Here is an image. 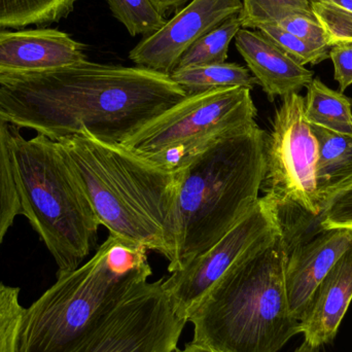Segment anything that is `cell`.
Returning <instances> with one entry per match:
<instances>
[{"mask_svg":"<svg viewBox=\"0 0 352 352\" xmlns=\"http://www.w3.org/2000/svg\"><path fill=\"white\" fill-rule=\"evenodd\" d=\"M19 130L12 126L10 153L22 214L55 260L57 274L70 272L96 245L100 223L58 142L41 134L26 140Z\"/></svg>","mask_w":352,"mask_h":352,"instance_id":"cell-6","label":"cell"},{"mask_svg":"<svg viewBox=\"0 0 352 352\" xmlns=\"http://www.w3.org/2000/svg\"><path fill=\"white\" fill-rule=\"evenodd\" d=\"M235 45L258 84L271 102L299 94L314 78V72L300 65L258 30L241 28Z\"/></svg>","mask_w":352,"mask_h":352,"instance_id":"cell-14","label":"cell"},{"mask_svg":"<svg viewBox=\"0 0 352 352\" xmlns=\"http://www.w3.org/2000/svg\"><path fill=\"white\" fill-rule=\"evenodd\" d=\"M280 230L276 211L266 197L214 245L186 267L163 278V289L176 314L188 322V316L213 285L258 242Z\"/></svg>","mask_w":352,"mask_h":352,"instance_id":"cell-10","label":"cell"},{"mask_svg":"<svg viewBox=\"0 0 352 352\" xmlns=\"http://www.w3.org/2000/svg\"><path fill=\"white\" fill-rule=\"evenodd\" d=\"M85 45L53 28L0 30V84L87 60Z\"/></svg>","mask_w":352,"mask_h":352,"instance_id":"cell-12","label":"cell"},{"mask_svg":"<svg viewBox=\"0 0 352 352\" xmlns=\"http://www.w3.org/2000/svg\"><path fill=\"white\" fill-rule=\"evenodd\" d=\"M20 287L0 283V352H20L21 332L26 308Z\"/></svg>","mask_w":352,"mask_h":352,"instance_id":"cell-25","label":"cell"},{"mask_svg":"<svg viewBox=\"0 0 352 352\" xmlns=\"http://www.w3.org/2000/svg\"><path fill=\"white\" fill-rule=\"evenodd\" d=\"M256 30L260 31L264 36L278 45L300 65H316L330 58V50L332 47L307 43L283 30L278 25H264Z\"/></svg>","mask_w":352,"mask_h":352,"instance_id":"cell-26","label":"cell"},{"mask_svg":"<svg viewBox=\"0 0 352 352\" xmlns=\"http://www.w3.org/2000/svg\"><path fill=\"white\" fill-rule=\"evenodd\" d=\"M276 25L283 30L292 33L307 43L331 47L329 45L326 31L314 14H292L277 23Z\"/></svg>","mask_w":352,"mask_h":352,"instance_id":"cell-28","label":"cell"},{"mask_svg":"<svg viewBox=\"0 0 352 352\" xmlns=\"http://www.w3.org/2000/svg\"><path fill=\"white\" fill-rule=\"evenodd\" d=\"M116 19L132 36H146L160 30L167 21L151 0H107Z\"/></svg>","mask_w":352,"mask_h":352,"instance_id":"cell-23","label":"cell"},{"mask_svg":"<svg viewBox=\"0 0 352 352\" xmlns=\"http://www.w3.org/2000/svg\"><path fill=\"white\" fill-rule=\"evenodd\" d=\"M148 250L109 235L94 256L25 309L20 352H80L111 311L153 271Z\"/></svg>","mask_w":352,"mask_h":352,"instance_id":"cell-5","label":"cell"},{"mask_svg":"<svg viewBox=\"0 0 352 352\" xmlns=\"http://www.w3.org/2000/svg\"><path fill=\"white\" fill-rule=\"evenodd\" d=\"M330 59L334 65V78L340 92H345L352 85V43L333 45Z\"/></svg>","mask_w":352,"mask_h":352,"instance_id":"cell-29","label":"cell"},{"mask_svg":"<svg viewBox=\"0 0 352 352\" xmlns=\"http://www.w3.org/2000/svg\"><path fill=\"white\" fill-rule=\"evenodd\" d=\"M318 144L305 117V98L291 94L283 98L267 134L264 196L277 210L310 221L322 211L316 166Z\"/></svg>","mask_w":352,"mask_h":352,"instance_id":"cell-8","label":"cell"},{"mask_svg":"<svg viewBox=\"0 0 352 352\" xmlns=\"http://www.w3.org/2000/svg\"><path fill=\"white\" fill-rule=\"evenodd\" d=\"M267 133L258 124L213 144L176 170L170 273L214 245L260 199Z\"/></svg>","mask_w":352,"mask_h":352,"instance_id":"cell-4","label":"cell"},{"mask_svg":"<svg viewBox=\"0 0 352 352\" xmlns=\"http://www.w3.org/2000/svg\"><path fill=\"white\" fill-rule=\"evenodd\" d=\"M78 0H0V28L45 25L66 18Z\"/></svg>","mask_w":352,"mask_h":352,"instance_id":"cell-19","label":"cell"},{"mask_svg":"<svg viewBox=\"0 0 352 352\" xmlns=\"http://www.w3.org/2000/svg\"><path fill=\"white\" fill-rule=\"evenodd\" d=\"M252 90L219 88L188 95L148 122L121 146L176 171L215 142L256 124Z\"/></svg>","mask_w":352,"mask_h":352,"instance_id":"cell-7","label":"cell"},{"mask_svg":"<svg viewBox=\"0 0 352 352\" xmlns=\"http://www.w3.org/2000/svg\"><path fill=\"white\" fill-rule=\"evenodd\" d=\"M176 352H214L211 349H206V347L201 346V345L195 344V343L190 342L186 345L184 349H177Z\"/></svg>","mask_w":352,"mask_h":352,"instance_id":"cell-31","label":"cell"},{"mask_svg":"<svg viewBox=\"0 0 352 352\" xmlns=\"http://www.w3.org/2000/svg\"><path fill=\"white\" fill-rule=\"evenodd\" d=\"M57 142L109 235L159 252L170 262L175 254L176 171L121 144L101 142L85 130Z\"/></svg>","mask_w":352,"mask_h":352,"instance_id":"cell-2","label":"cell"},{"mask_svg":"<svg viewBox=\"0 0 352 352\" xmlns=\"http://www.w3.org/2000/svg\"><path fill=\"white\" fill-rule=\"evenodd\" d=\"M310 4L331 47L352 43V0H310Z\"/></svg>","mask_w":352,"mask_h":352,"instance_id":"cell-24","label":"cell"},{"mask_svg":"<svg viewBox=\"0 0 352 352\" xmlns=\"http://www.w3.org/2000/svg\"><path fill=\"white\" fill-rule=\"evenodd\" d=\"M352 301V245L312 294L302 316L304 341L316 347L334 342Z\"/></svg>","mask_w":352,"mask_h":352,"instance_id":"cell-15","label":"cell"},{"mask_svg":"<svg viewBox=\"0 0 352 352\" xmlns=\"http://www.w3.org/2000/svg\"><path fill=\"white\" fill-rule=\"evenodd\" d=\"M170 78L186 95L232 87H242L252 90L258 85L248 68L227 62L176 68L170 74Z\"/></svg>","mask_w":352,"mask_h":352,"instance_id":"cell-18","label":"cell"},{"mask_svg":"<svg viewBox=\"0 0 352 352\" xmlns=\"http://www.w3.org/2000/svg\"><path fill=\"white\" fill-rule=\"evenodd\" d=\"M297 14H314L310 0H242L238 16L242 28L256 30Z\"/></svg>","mask_w":352,"mask_h":352,"instance_id":"cell-22","label":"cell"},{"mask_svg":"<svg viewBox=\"0 0 352 352\" xmlns=\"http://www.w3.org/2000/svg\"><path fill=\"white\" fill-rule=\"evenodd\" d=\"M305 117L311 126L341 134H352V99L329 88L320 78L308 85Z\"/></svg>","mask_w":352,"mask_h":352,"instance_id":"cell-17","label":"cell"},{"mask_svg":"<svg viewBox=\"0 0 352 352\" xmlns=\"http://www.w3.org/2000/svg\"><path fill=\"white\" fill-rule=\"evenodd\" d=\"M287 256L280 230L250 248L188 316L192 342L214 352H278L301 334L287 301Z\"/></svg>","mask_w":352,"mask_h":352,"instance_id":"cell-3","label":"cell"},{"mask_svg":"<svg viewBox=\"0 0 352 352\" xmlns=\"http://www.w3.org/2000/svg\"><path fill=\"white\" fill-rule=\"evenodd\" d=\"M241 28L238 14L227 19L219 27L195 41L182 56L176 68L225 63L230 43Z\"/></svg>","mask_w":352,"mask_h":352,"instance_id":"cell-21","label":"cell"},{"mask_svg":"<svg viewBox=\"0 0 352 352\" xmlns=\"http://www.w3.org/2000/svg\"><path fill=\"white\" fill-rule=\"evenodd\" d=\"M12 127L8 118L0 111V248L16 217L23 215L12 169Z\"/></svg>","mask_w":352,"mask_h":352,"instance_id":"cell-20","label":"cell"},{"mask_svg":"<svg viewBox=\"0 0 352 352\" xmlns=\"http://www.w3.org/2000/svg\"><path fill=\"white\" fill-rule=\"evenodd\" d=\"M163 278L142 283L99 327L80 352H175L186 322L176 314Z\"/></svg>","mask_w":352,"mask_h":352,"instance_id":"cell-9","label":"cell"},{"mask_svg":"<svg viewBox=\"0 0 352 352\" xmlns=\"http://www.w3.org/2000/svg\"><path fill=\"white\" fill-rule=\"evenodd\" d=\"M186 96L169 74L87 59L2 82L0 111L14 127L54 142L85 130L121 144Z\"/></svg>","mask_w":352,"mask_h":352,"instance_id":"cell-1","label":"cell"},{"mask_svg":"<svg viewBox=\"0 0 352 352\" xmlns=\"http://www.w3.org/2000/svg\"><path fill=\"white\" fill-rule=\"evenodd\" d=\"M283 239L287 301L292 314L301 320L316 287L352 245V230H326L303 239Z\"/></svg>","mask_w":352,"mask_h":352,"instance_id":"cell-13","label":"cell"},{"mask_svg":"<svg viewBox=\"0 0 352 352\" xmlns=\"http://www.w3.org/2000/svg\"><path fill=\"white\" fill-rule=\"evenodd\" d=\"M316 219V234L326 230H352V182L328 199Z\"/></svg>","mask_w":352,"mask_h":352,"instance_id":"cell-27","label":"cell"},{"mask_svg":"<svg viewBox=\"0 0 352 352\" xmlns=\"http://www.w3.org/2000/svg\"><path fill=\"white\" fill-rule=\"evenodd\" d=\"M152 3L154 4L155 8L165 16L167 12L170 10H177L180 6H184L188 1L192 0H151Z\"/></svg>","mask_w":352,"mask_h":352,"instance_id":"cell-30","label":"cell"},{"mask_svg":"<svg viewBox=\"0 0 352 352\" xmlns=\"http://www.w3.org/2000/svg\"><path fill=\"white\" fill-rule=\"evenodd\" d=\"M311 129L318 144L316 179L324 207L335 192L352 182V134L336 133L318 126Z\"/></svg>","mask_w":352,"mask_h":352,"instance_id":"cell-16","label":"cell"},{"mask_svg":"<svg viewBox=\"0 0 352 352\" xmlns=\"http://www.w3.org/2000/svg\"><path fill=\"white\" fill-rule=\"evenodd\" d=\"M294 352H320V347L312 346L303 341V343Z\"/></svg>","mask_w":352,"mask_h":352,"instance_id":"cell-32","label":"cell"},{"mask_svg":"<svg viewBox=\"0 0 352 352\" xmlns=\"http://www.w3.org/2000/svg\"><path fill=\"white\" fill-rule=\"evenodd\" d=\"M241 8L242 0H192L160 30L142 39L129 58L140 67L170 76L195 41Z\"/></svg>","mask_w":352,"mask_h":352,"instance_id":"cell-11","label":"cell"}]
</instances>
